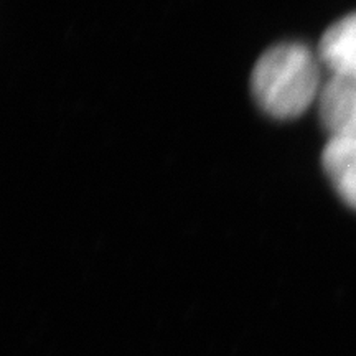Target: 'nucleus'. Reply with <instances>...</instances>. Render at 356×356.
<instances>
[{"instance_id":"1","label":"nucleus","mask_w":356,"mask_h":356,"mask_svg":"<svg viewBox=\"0 0 356 356\" xmlns=\"http://www.w3.org/2000/svg\"><path fill=\"white\" fill-rule=\"evenodd\" d=\"M318 61L307 44L279 43L259 56L251 73V95L262 113L279 121L297 119L318 99Z\"/></svg>"},{"instance_id":"2","label":"nucleus","mask_w":356,"mask_h":356,"mask_svg":"<svg viewBox=\"0 0 356 356\" xmlns=\"http://www.w3.org/2000/svg\"><path fill=\"white\" fill-rule=\"evenodd\" d=\"M318 115L330 139L356 137V79L333 74L320 89Z\"/></svg>"},{"instance_id":"3","label":"nucleus","mask_w":356,"mask_h":356,"mask_svg":"<svg viewBox=\"0 0 356 356\" xmlns=\"http://www.w3.org/2000/svg\"><path fill=\"white\" fill-rule=\"evenodd\" d=\"M318 60L333 74L356 79V12L325 30L318 43Z\"/></svg>"},{"instance_id":"4","label":"nucleus","mask_w":356,"mask_h":356,"mask_svg":"<svg viewBox=\"0 0 356 356\" xmlns=\"http://www.w3.org/2000/svg\"><path fill=\"white\" fill-rule=\"evenodd\" d=\"M322 167L338 197L356 210V137L328 140Z\"/></svg>"}]
</instances>
